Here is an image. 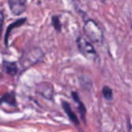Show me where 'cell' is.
Here are the masks:
<instances>
[{
	"instance_id": "cell-2",
	"label": "cell",
	"mask_w": 132,
	"mask_h": 132,
	"mask_svg": "<svg viewBox=\"0 0 132 132\" xmlns=\"http://www.w3.org/2000/svg\"><path fill=\"white\" fill-rule=\"evenodd\" d=\"M44 58V53L39 48H33L26 51L22 56L20 63L25 67L28 68L36 63H39Z\"/></svg>"
},
{
	"instance_id": "cell-5",
	"label": "cell",
	"mask_w": 132,
	"mask_h": 132,
	"mask_svg": "<svg viewBox=\"0 0 132 132\" xmlns=\"http://www.w3.org/2000/svg\"><path fill=\"white\" fill-rule=\"evenodd\" d=\"M8 4L11 12L15 15H20L26 10L27 2L26 0H9Z\"/></svg>"
},
{
	"instance_id": "cell-1",
	"label": "cell",
	"mask_w": 132,
	"mask_h": 132,
	"mask_svg": "<svg viewBox=\"0 0 132 132\" xmlns=\"http://www.w3.org/2000/svg\"><path fill=\"white\" fill-rule=\"evenodd\" d=\"M84 32L93 43L101 44L104 40V32L101 26L94 19H88L84 25Z\"/></svg>"
},
{
	"instance_id": "cell-3",
	"label": "cell",
	"mask_w": 132,
	"mask_h": 132,
	"mask_svg": "<svg viewBox=\"0 0 132 132\" xmlns=\"http://www.w3.org/2000/svg\"><path fill=\"white\" fill-rule=\"evenodd\" d=\"M77 45L79 51L87 59L90 60H95L97 57V53L94 46L83 36H78L77 39Z\"/></svg>"
},
{
	"instance_id": "cell-12",
	"label": "cell",
	"mask_w": 132,
	"mask_h": 132,
	"mask_svg": "<svg viewBox=\"0 0 132 132\" xmlns=\"http://www.w3.org/2000/svg\"><path fill=\"white\" fill-rule=\"evenodd\" d=\"M51 21H52V26L54 27V29H55L58 32H60L61 31V29H62V23H61V22H60V20L59 16H57V15H53V16L52 17Z\"/></svg>"
},
{
	"instance_id": "cell-7",
	"label": "cell",
	"mask_w": 132,
	"mask_h": 132,
	"mask_svg": "<svg viewBox=\"0 0 132 132\" xmlns=\"http://www.w3.org/2000/svg\"><path fill=\"white\" fill-rule=\"evenodd\" d=\"M62 107H63V110L65 111L66 114H67L68 118H70V120L75 125H79V124H80L79 120H78L77 115L75 114V113L72 111L70 104H69L68 102L65 101H62Z\"/></svg>"
},
{
	"instance_id": "cell-10",
	"label": "cell",
	"mask_w": 132,
	"mask_h": 132,
	"mask_svg": "<svg viewBox=\"0 0 132 132\" xmlns=\"http://www.w3.org/2000/svg\"><path fill=\"white\" fill-rule=\"evenodd\" d=\"M4 103L10 106H13V107L16 106L15 94L14 92H11V93L5 94L2 97H0V105Z\"/></svg>"
},
{
	"instance_id": "cell-11",
	"label": "cell",
	"mask_w": 132,
	"mask_h": 132,
	"mask_svg": "<svg viewBox=\"0 0 132 132\" xmlns=\"http://www.w3.org/2000/svg\"><path fill=\"white\" fill-rule=\"evenodd\" d=\"M102 94L106 100L111 101L113 99V90L108 86H104L102 88Z\"/></svg>"
},
{
	"instance_id": "cell-13",
	"label": "cell",
	"mask_w": 132,
	"mask_h": 132,
	"mask_svg": "<svg viewBox=\"0 0 132 132\" xmlns=\"http://www.w3.org/2000/svg\"><path fill=\"white\" fill-rule=\"evenodd\" d=\"M4 19H5V15L3 11H0V39L2 37V27L4 24Z\"/></svg>"
},
{
	"instance_id": "cell-8",
	"label": "cell",
	"mask_w": 132,
	"mask_h": 132,
	"mask_svg": "<svg viewBox=\"0 0 132 132\" xmlns=\"http://www.w3.org/2000/svg\"><path fill=\"white\" fill-rule=\"evenodd\" d=\"M72 97H73V101L77 104V110H78V111H79V113L80 114L81 118L84 121H85V115H86L87 110H86V108H85L84 103L80 101L78 93L75 92V91H73L72 92Z\"/></svg>"
},
{
	"instance_id": "cell-9",
	"label": "cell",
	"mask_w": 132,
	"mask_h": 132,
	"mask_svg": "<svg viewBox=\"0 0 132 132\" xmlns=\"http://www.w3.org/2000/svg\"><path fill=\"white\" fill-rule=\"evenodd\" d=\"M26 22V18H21V19H17L16 21L13 22L10 25H9V27L6 29L5 36V44L6 46H8V39H9V36L10 35V32H11L12 29H14V28H16V27L22 26Z\"/></svg>"
},
{
	"instance_id": "cell-4",
	"label": "cell",
	"mask_w": 132,
	"mask_h": 132,
	"mask_svg": "<svg viewBox=\"0 0 132 132\" xmlns=\"http://www.w3.org/2000/svg\"><path fill=\"white\" fill-rule=\"evenodd\" d=\"M36 91L43 97L46 100H52L54 95V88L53 85L46 82H42L38 84L36 87Z\"/></svg>"
},
{
	"instance_id": "cell-6",
	"label": "cell",
	"mask_w": 132,
	"mask_h": 132,
	"mask_svg": "<svg viewBox=\"0 0 132 132\" xmlns=\"http://www.w3.org/2000/svg\"><path fill=\"white\" fill-rule=\"evenodd\" d=\"M2 68L7 74L11 75V76H15L19 71L17 63L15 62L4 60L2 62Z\"/></svg>"
}]
</instances>
